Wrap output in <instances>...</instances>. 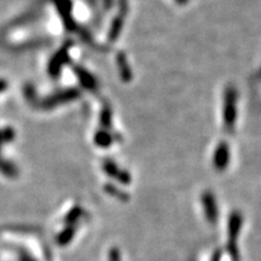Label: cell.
<instances>
[{"label": "cell", "mask_w": 261, "mask_h": 261, "mask_svg": "<svg viewBox=\"0 0 261 261\" xmlns=\"http://www.w3.org/2000/svg\"><path fill=\"white\" fill-rule=\"evenodd\" d=\"M237 95L236 89L233 86H227L224 92V108L223 119L225 128L227 131H233L237 120Z\"/></svg>", "instance_id": "cell-1"}, {"label": "cell", "mask_w": 261, "mask_h": 261, "mask_svg": "<svg viewBox=\"0 0 261 261\" xmlns=\"http://www.w3.org/2000/svg\"><path fill=\"white\" fill-rule=\"evenodd\" d=\"M80 97V91L77 89H68L63 90L61 92H57V94L50 96V97L45 98L43 101L38 102V107L40 109H53V108L61 106V104L69 103V102H73L76 98Z\"/></svg>", "instance_id": "cell-2"}, {"label": "cell", "mask_w": 261, "mask_h": 261, "mask_svg": "<svg viewBox=\"0 0 261 261\" xmlns=\"http://www.w3.org/2000/svg\"><path fill=\"white\" fill-rule=\"evenodd\" d=\"M71 45H73L71 41H67V43L63 45L61 49L53 55L52 58H51V61L49 63V68H47L51 76L55 77L57 75H59L63 67L69 62V51H70Z\"/></svg>", "instance_id": "cell-3"}, {"label": "cell", "mask_w": 261, "mask_h": 261, "mask_svg": "<svg viewBox=\"0 0 261 261\" xmlns=\"http://www.w3.org/2000/svg\"><path fill=\"white\" fill-rule=\"evenodd\" d=\"M242 215L238 212H233L230 215L229 219V251L233 257L237 260L238 259V253H237L236 247V239L238 236L239 230L242 226Z\"/></svg>", "instance_id": "cell-4"}, {"label": "cell", "mask_w": 261, "mask_h": 261, "mask_svg": "<svg viewBox=\"0 0 261 261\" xmlns=\"http://www.w3.org/2000/svg\"><path fill=\"white\" fill-rule=\"evenodd\" d=\"M52 2L53 4L56 5L57 11H58L59 15H61L63 23H64L67 31L74 32L75 29L77 28V26L76 23L74 22L73 14H71L73 5H71L70 0H52Z\"/></svg>", "instance_id": "cell-5"}, {"label": "cell", "mask_w": 261, "mask_h": 261, "mask_svg": "<svg viewBox=\"0 0 261 261\" xmlns=\"http://www.w3.org/2000/svg\"><path fill=\"white\" fill-rule=\"evenodd\" d=\"M201 202H202L203 211H205L206 219L208 220L209 224H215L219 217L218 205L215 196L211 191H205L201 196Z\"/></svg>", "instance_id": "cell-6"}, {"label": "cell", "mask_w": 261, "mask_h": 261, "mask_svg": "<svg viewBox=\"0 0 261 261\" xmlns=\"http://www.w3.org/2000/svg\"><path fill=\"white\" fill-rule=\"evenodd\" d=\"M230 146L226 142H220L213 156V164L218 170H225L230 163Z\"/></svg>", "instance_id": "cell-7"}, {"label": "cell", "mask_w": 261, "mask_h": 261, "mask_svg": "<svg viewBox=\"0 0 261 261\" xmlns=\"http://www.w3.org/2000/svg\"><path fill=\"white\" fill-rule=\"evenodd\" d=\"M103 169L108 176L112 177V178L116 179V181L121 183V184L128 185L131 183V176L127 170L121 169L115 162L107 160L103 162Z\"/></svg>", "instance_id": "cell-8"}, {"label": "cell", "mask_w": 261, "mask_h": 261, "mask_svg": "<svg viewBox=\"0 0 261 261\" xmlns=\"http://www.w3.org/2000/svg\"><path fill=\"white\" fill-rule=\"evenodd\" d=\"M74 71L75 74H76L77 79L80 81L81 86L90 90V91H94V90L97 89V80H96L94 75L89 73L86 69H83L82 67H75Z\"/></svg>", "instance_id": "cell-9"}, {"label": "cell", "mask_w": 261, "mask_h": 261, "mask_svg": "<svg viewBox=\"0 0 261 261\" xmlns=\"http://www.w3.org/2000/svg\"><path fill=\"white\" fill-rule=\"evenodd\" d=\"M116 64H118L119 74L121 80L124 82H130L132 77H133V74H132L130 63L127 61V56L124 52L118 53V56H116Z\"/></svg>", "instance_id": "cell-10"}, {"label": "cell", "mask_w": 261, "mask_h": 261, "mask_svg": "<svg viewBox=\"0 0 261 261\" xmlns=\"http://www.w3.org/2000/svg\"><path fill=\"white\" fill-rule=\"evenodd\" d=\"M122 28H124V17L119 15L118 17H115V19L113 20L112 26H110L109 34H108V38H109V40L112 41V43L118 40L120 34H121L122 32Z\"/></svg>", "instance_id": "cell-11"}, {"label": "cell", "mask_w": 261, "mask_h": 261, "mask_svg": "<svg viewBox=\"0 0 261 261\" xmlns=\"http://www.w3.org/2000/svg\"><path fill=\"white\" fill-rule=\"evenodd\" d=\"M95 143L101 148H109L113 143V138L107 131H98L95 136Z\"/></svg>", "instance_id": "cell-12"}, {"label": "cell", "mask_w": 261, "mask_h": 261, "mask_svg": "<svg viewBox=\"0 0 261 261\" xmlns=\"http://www.w3.org/2000/svg\"><path fill=\"white\" fill-rule=\"evenodd\" d=\"M0 172L4 173L5 176L14 178V177L17 176V168L9 161L3 160V158L0 157Z\"/></svg>", "instance_id": "cell-13"}, {"label": "cell", "mask_w": 261, "mask_h": 261, "mask_svg": "<svg viewBox=\"0 0 261 261\" xmlns=\"http://www.w3.org/2000/svg\"><path fill=\"white\" fill-rule=\"evenodd\" d=\"M101 125L104 128H110L112 126V112L109 108H104L101 113Z\"/></svg>", "instance_id": "cell-14"}, {"label": "cell", "mask_w": 261, "mask_h": 261, "mask_svg": "<svg viewBox=\"0 0 261 261\" xmlns=\"http://www.w3.org/2000/svg\"><path fill=\"white\" fill-rule=\"evenodd\" d=\"M106 191H108V193H109L110 195H113V196L118 197L119 200H124V201L127 200V195H126L125 193H122L120 189L113 187V185H107Z\"/></svg>", "instance_id": "cell-15"}, {"label": "cell", "mask_w": 261, "mask_h": 261, "mask_svg": "<svg viewBox=\"0 0 261 261\" xmlns=\"http://www.w3.org/2000/svg\"><path fill=\"white\" fill-rule=\"evenodd\" d=\"M0 134H2V139L4 143H9V142H13L15 139V131L14 128L11 127H7L4 130L0 131Z\"/></svg>", "instance_id": "cell-16"}, {"label": "cell", "mask_w": 261, "mask_h": 261, "mask_svg": "<svg viewBox=\"0 0 261 261\" xmlns=\"http://www.w3.org/2000/svg\"><path fill=\"white\" fill-rule=\"evenodd\" d=\"M26 96H27V100H28L29 102L35 101V91L32 86L26 87Z\"/></svg>", "instance_id": "cell-17"}, {"label": "cell", "mask_w": 261, "mask_h": 261, "mask_svg": "<svg viewBox=\"0 0 261 261\" xmlns=\"http://www.w3.org/2000/svg\"><path fill=\"white\" fill-rule=\"evenodd\" d=\"M120 16L124 17L125 15H127V0H120Z\"/></svg>", "instance_id": "cell-18"}, {"label": "cell", "mask_w": 261, "mask_h": 261, "mask_svg": "<svg viewBox=\"0 0 261 261\" xmlns=\"http://www.w3.org/2000/svg\"><path fill=\"white\" fill-rule=\"evenodd\" d=\"M8 89V82L7 80L0 79V92H4Z\"/></svg>", "instance_id": "cell-19"}, {"label": "cell", "mask_w": 261, "mask_h": 261, "mask_svg": "<svg viewBox=\"0 0 261 261\" xmlns=\"http://www.w3.org/2000/svg\"><path fill=\"white\" fill-rule=\"evenodd\" d=\"M176 3L179 5H187L189 3V0H176Z\"/></svg>", "instance_id": "cell-20"}, {"label": "cell", "mask_w": 261, "mask_h": 261, "mask_svg": "<svg viewBox=\"0 0 261 261\" xmlns=\"http://www.w3.org/2000/svg\"><path fill=\"white\" fill-rule=\"evenodd\" d=\"M112 3H113V0H104V5H106L108 9L112 7Z\"/></svg>", "instance_id": "cell-21"}, {"label": "cell", "mask_w": 261, "mask_h": 261, "mask_svg": "<svg viewBox=\"0 0 261 261\" xmlns=\"http://www.w3.org/2000/svg\"><path fill=\"white\" fill-rule=\"evenodd\" d=\"M212 261H220V253H217L213 256V260Z\"/></svg>", "instance_id": "cell-22"}, {"label": "cell", "mask_w": 261, "mask_h": 261, "mask_svg": "<svg viewBox=\"0 0 261 261\" xmlns=\"http://www.w3.org/2000/svg\"><path fill=\"white\" fill-rule=\"evenodd\" d=\"M3 144H4V142H3V139H2V134H0V149H2V145Z\"/></svg>", "instance_id": "cell-23"}]
</instances>
